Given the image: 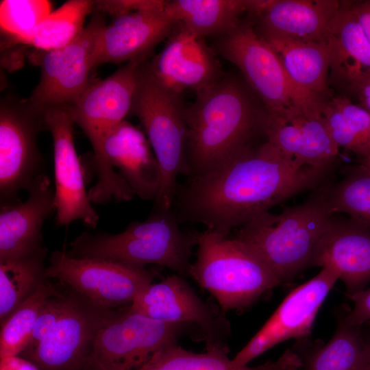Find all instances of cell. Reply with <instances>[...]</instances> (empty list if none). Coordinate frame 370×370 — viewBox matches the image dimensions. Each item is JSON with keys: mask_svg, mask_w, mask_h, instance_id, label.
Returning <instances> with one entry per match:
<instances>
[{"mask_svg": "<svg viewBox=\"0 0 370 370\" xmlns=\"http://www.w3.org/2000/svg\"><path fill=\"white\" fill-rule=\"evenodd\" d=\"M330 171L303 165L264 141L211 172L189 177L177 188V216L228 236L275 205L317 188Z\"/></svg>", "mask_w": 370, "mask_h": 370, "instance_id": "cell-1", "label": "cell"}, {"mask_svg": "<svg viewBox=\"0 0 370 370\" xmlns=\"http://www.w3.org/2000/svg\"><path fill=\"white\" fill-rule=\"evenodd\" d=\"M196 94L186 108L188 178L211 172L254 146L264 113L233 78L221 77Z\"/></svg>", "mask_w": 370, "mask_h": 370, "instance_id": "cell-2", "label": "cell"}, {"mask_svg": "<svg viewBox=\"0 0 370 370\" xmlns=\"http://www.w3.org/2000/svg\"><path fill=\"white\" fill-rule=\"evenodd\" d=\"M142 60H132L103 79L90 81L75 101L69 106L75 123L88 137L97 177L88 191L90 201L106 204L129 201L134 194L110 164L103 143L108 134L131 112Z\"/></svg>", "mask_w": 370, "mask_h": 370, "instance_id": "cell-3", "label": "cell"}, {"mask_svg": "<svg viewBox=\"0 0 370 370\" xmlns=\"http://www.w3.org/2000/svg\"><path fill=\"white\" fill-rule=\"evenodd\" d=\"M328 184L321 185L302 204L276 214L265 212L240 227L234 238L254 247L273 270L280 284L308 267L314 251L330 227L334 214Z\"/></svg>", "mask_w": 370, "mask_h": 370, "instance_id": "cell-4", "label": "cell"}, {"mask_svg": "<svg viewBox=\"0 0 370 370\" xmlns=\"http://www.w3.org/2000/svg\"><path fill=\"white\" fill-rule=\"evenodd\" d=\"M173 209H156L144 221H134L116 234L84 232L70 243L69 256L103 259L146 268L157 264L181 276L188 275L196 232H186L179 225Z\"/></svg>", "mask_w": 370, "mask_h": 370, "instance_id": "cell-5", "label": "cell"}, {"mask_svg": "<svg viewBox=\"0 0 370 370\" xmlns=\"http://www.w3.org/2000/svg\"><path fill=\"white\" fill-rule=\"evenodd\" d=\"M197 254L188 275L217 299L223 314L251 306L280 284L273 270L251 245L206 229L196 232Z\"/></svg>", "mask_w": 370, "mask_h": 370, "instance_id": "cell-6", "label": "cell"}, {"mask_svg": "<svg viewBox=\"0 0 370 370\" xmlns=\"http://www.w3.org/2000/svg\"><path fill=\"white\" fill-rule=\"evenodd\" d=\"M186 108L177 95L164 87L147 65L140 64L131 112L140 121L161 172L154 208L171 210L177 178L188 175Z\"/></svg>", "mask_w": 370, "mask_h": 370, "instance_id": "cell-7", "label": "cell"}, {"mask_svg": "<svg viewBox=\"0 0 370 370\" xmlns=\"http://www.w3.org/2000/svg\"><path fill=\"white\" fill-rule=\"evenodd\" d=\"M195 328L198 330L190 323L156 320L130 306L119 313L110 312L95 332L83 369L135 370Z\"/></svg>", "mask_w": 370, "mask_h": 370, "instance_id": "cell-8", "label": "cell"}, {"mask_svg": "<svg viewBox=\"0 0 370 370\" xmlns=\"http://www.w3.org/2000/svg\"><path fill=\"white\" fill-rule=\"evenodd\" d=\"M46 129L45 111L28 101L6 96L0 104V201L1 204L20 201L41 174L44 161L38 137Z\"/></svg>", "mask_w": 370, "mask_h": 370, "instance_id": "cell-9", "label": "cell"}, {"mask_svg": "<svg viewBox=\"0 0 370 370\" xmlns=\"http://www.w3.org/2000/svg\"><path fill=\"white\" fill-rule=\"evenodd\" d=\"M217 47L225 59L240 69L267 112L279 113L324 103L311 102L298 92L275 52L250 23H241L219 38Z\"/></svg>", "mask_w": 370, "mask_h": 370, "instance_id": "cell-10", "label": "cell"}, {"mask_svg": "<svg viewBox=\"0 0 370 370\" xmlns=\"http://www.w3.org/2000/svg\"><path fill=\"white\" fill-rule=\"evenodd\" d=\"M158 273L103 259L69 256L65 249L53 252L45 278H56L85 297L95 307L109 308L130 304Z\"/></svg>", "mask_w": 370, "mask_h": 370, "instance_id": "cell-11", "label": "cell"}, {"mask_svg": "<svg viewBox=\"0 0 370 370\" xmlns=\"http://www.w3.org/2000/svg\"><path fill=\"white\" fill-rule=\"evenodd\" d=\"M106 25L103 14L95 12L90 22L66 46L42 51L38 84L28 99L41 111L71 106L90 82L92 53L97 36Z\"/></svg>", "mask_w": 370, "mask_h": 370, "instance_id": "cell-12", "label": "cell"}, {"mask_svg": "<svg viewBox=\"0 0 370 370\" xmlns=\"http://www.w3.org/2000/svg\"><path fill=\"white\" fill-rule=\"evenodd\" d=\"M338 280L328 267L284 299L275 311L245 346L232 358L236 367H244L254 358L288 339L308 336L318 311Z\"/></svg>", "mask_w": 370, "mask_h": 370, "instance_id": "cell-13", "label": "cell"}, {"mask_svg": "<svg viewBox=\"0 0 370 370\" xmlns=\"http://www.w3.org/2000/svg\"><path fill=\"white\" fill-rule=\"evenodd\" d=\"M130 306L134 311L160 321L195 325L206 347H227L230 325L224 314L201 300L178 274L151 283Z\"/></svg>", "mask_w": 370, "mask_h": 370, "instance_id": "cell-14", "label": "cell"}, {"mask_svg": "<svg viewBox=\"0 0 370 370\" xmlns=\"http://www.w3.org/2000/svg\"><path fill=\"white\" fill-rule=\"evenodd\" d=\"M46 129L53 144L55 205L57 223L67 226L80 220L94 229L99 214L86 190L80 161L73 140L75 121L69 106H56L45 111Z\"/></svg>", "mask_w": 370, "mask_h": 370, "instance_id": "cell-15", "label": "cell"}, {"mask_svg": "<svg viewBox=\"0 0 370 370\" xmlns=\"http://www.w3.org/2000/svg\"><path fill=\"white\" fill-rule=\"evenodd\" d=\"M323 104L279 113L264 110L261 130L265 141L303 165L333 168L339 148L333 141L321 114Z\"/></svg>", "mask_w": 370, "mask_h": 370, "instance_id": "cell-16", "label": "cell"}, {"mask_svg": "<svg viewBox=\"0 0 370 370\" xmlns=\"http://www.w3.org/2000/svg\"><path fill=\"white\" fill-rule=\"evenodd\" d=\"M163 49L147 64L153 77L177 95L187 89L198 92L222 77L219 62L204 38L177 23Z\"/></svg>", "mask_w": 370, "mask_h": 370, "instance_id": "cell-17", "label": "cell"}, {"mask_svg": "<svg viewBox=\"0 0 370 370\" xmlns=\"http://www.w3.org/2000/svg\"><path fill=\"white\" fill-rule=\"evenodd\" d=\"M110 312L69 298L51 332L25 357L43 370L83 368L95 332Z\"/></svg>", "mask_w": 370, "mask_h": 370, "instance_id": "cell-18", "label": "cell"}, {"mask_svg": "<svg viewBox=\"0 0 370 370\" xmlns=\"http://www.w3.org/2000/svg\"><path fill=\"white\" fill-rule=\"evenodd\" d=\"M176 24L166 13L165 7L113 18L97 36L92 58L93 69L105 63L142 60L169 36Z\"/></svg>", "mask_w": 370, "mask_h": 370, "instance_id": "cell-19", "label": "cell"}, {"mask_svg": "<svg viewBox=\"0 0 370 370\" xmlns=\"http://www.w3.org/2000/svg\"><path fill=\"white\" fill-rule=\"evenodd\" d=\"M27 191L25 201L1 204L0 261L28 256L45 248L42 228L56 211L55 190L49 177L42 173Z\"/></svg>", "mask_w": 370, "mask_h": 370, "instance_id": "cell-20", "label": "cell"}, {"mask_svg": "<svg viewBox=\"0 0 370 370\" xmlns=\"http://www.w3.org/2000/svg\"><path fill=\"white\" fill-rule=\"evenodd\" d=\"M310 267L334 270L348 297L370 282V230L348 218L334 217L319 241Z\"/></svg>", "mask_w": 370, "mask_h": 370, "instance_id": "cell-21", "label": "cell"}, {"mask_svg": "<svg viewBox=\"0 0 370 370\" xmlns=\"http://www.w3.org/2000/svg\"><path fill=\"white\" fill-rule=\"evenodd\" d=\"M330 56L329 78L351 99L370 82V42L351 8L342 1L325 36Z\"/></svg>", "mask_w": 370, "mask_h": 370, "instance_id": "cell-22", "label": "cell"}, {"mask_svg": "<svg viewBox=\"0 0 370 370\" xmlns=\"http://www.w3.org/2000/svg\"><path fill=\"white\" fill-rule=\"evenodd\" d=\"M103 149L110 164L134 195L155 201L161 184L158 162L145 134L127 121L115 127L107 136Z\"/></svg>", "mask_w": 370, "mask_h": 370, "instance_id": "cell-23", "label": "cell"}, {"mask_svg": "<svg viewBox=\"0 0 370 370\" xmlns=\"http://www.w3.org/2000/svg\"><path fill=\"white\" fill-rule=\"evenodd\" d=\"M336 0H266L258 19L260 36L325 42L329 24L340 9Z\"/></svg>", "mask_w": 370, "mask_h": 370, "instance_id": "cell-24", "label": "cell"}, {"mask_svg": "<svg viewBox=\"0 0 370 370\" xmlns=\"http://www.w3.org/2000/svg\"><path fill=\"white\" fill-rule=\"evenodd\" d=\"M262 37L278 56L299 94L311 102L323 103L328 99L330 56L325 42Z\"/></svg>", "mask_w": 370, "mask_h": 370, "instance_id": "cell-25", "label": "cell"}, {"mask_svg": "<svg viewBox=\"0 0 370 370\" xmlns=\"http://www.w3.org/2000/svg\"><path fill=\"white\" fill-rule=\"evenodd\" d=\"M196 353L183 348L177 342L156 352L143 365L135 370H297L303 365L293 349H286L277 360L256 366L236 367L228 357V347H206Z\"/></svg>", "mask_w": 370, "mask_h": 370, "instance_id": "cell-26", "label": "cell"}, {"mask_svg": "<svg viewBox=\"0 0 370 370\" xmlns=\"http://www.w3.org/2000/svg\"><path fill=\"white\" fill-rule=\"evenodd\" d=\"M165 10L177 23L199 37L219 38L234 30L249 12V0H174Z\"/></svg>", "mask_w": 370, "mask_h": 370, "instance_id": "cell-27", "label": "cell"}, {"mask_svg": "<svg viewBox=\"0 0 370 370\" xmlns=\"http://www.w3.org/2000/svg\"><path fill=\"white\" fill-rule=\"evenodd\" d=\"M362 325H350L338 317L336 330L327 344L311 345L308 352L295 351L301 357L303 370H355L365 366L369 347Z\"/></svg>", "mask_w": 370, "mask_h": 370, "instance_id": "cell-28", "label": "cell"}, {"mask_svg": "<svg viewBox=\"0 0 370 370\" xmlns=\"http://www.w3.org/2000/svg\"><path fill=\"white\" fill-rule=\"evenodd\" d=\"M321 114L336 146L355 153L359 159L370 156V112L346 96L325 101Z\"/></svg>", "mask_w": 370, "mask_h": 370, "instance_id": "cell-29", "label": "cell"}, {"mask_svg": "<svg viewBox=\"0 0 370 370\" xmlns=\"http://www.w3.org/2000/svg\"><path fill=\"white\" fill-rule=\"evenodd\" d=\"M95 1L70 0L51 12L23 42L42 51L62 48L84 29L86 16L94 11Z\"/></svg>", "mask_w": 370, "mask_h": 370, "instance_id": "cell-30", "label": "cell"}, {"mask_svg": "<svg viewBox=\"0 0 370 370\" xmlns=\"http://www.w3.org/2000/svg\"><path fill=\"white\" fill-rule=\"evenodd\" d=\"M47 249L23 258L0 261V319L4 321L30 296L45 278Z\"/></svg>", "mask_w": 370, "mask_h": 370, "instance_id": "cell-31", "label": "cell"}, {"mask_svg": "<svg viewBox=\"0 0 370 370\" xmlns=\"http://www.w3.org/2000/svg\"><path fill=\"white\" fill-rule=\"evenodd\" d=\"M56 295L53 287L42 280L35 291L1 322V358L23 352L42 306Z\"/></svg>", "mask_w": 370, "mask_h": 370, "instance_id": "cell-32", "label": "cell"}, {"mask_svg": "<svg viewBox=\"0 0 370 370\" xmlns=\"http://www.w3.org/2000/svg\"><path fill=\"white\" fill-rule=\"evenodd\" d=\"M328 203L333 214L344 213L370 230V170L360 163L348 168L339 182L329 185Z\"/></svg>", "mask_w": 370, "mask_h": 370, "instance_id": "cell-33", "label": "cell"}, {"mask_svg": "<svg viewBox=\"0 0 370 370\" xmlns=\"http://www.w3.org/2000/svg\"><path fill=\"white\" fill-rule=\"evenodd\" d=\"M45 0H3L0 3V23L3 32L23 42L51 12Z\"/></svg>", "mask_w": 370, "mask_h": 370, "instance_id": "cell-34", "label": "cell"}, {"mask_svg": "<svg viewBox=\"0 0 370 370\" xmlns=\"http://www.w3.org/2000/svg\"><path fill=\"white\" fill-rule=\"evenodd\" d=\"M69 298L55 295L49 298L42 306L29 341L22 352L24 356L32 353L51 332L64 313Z\"/></svg>", "mask_w": 370, "mask_h": 370, "instance_id": "cell-35", "label": "cell"}, {"mask_svg": "<svg viewBox=\"0 0 370 370\" xmlns=\"http://www.w3.org/2000/svg\"><path fill=\"white\" fill-rule=\"evenodd\" d=\"M95 10L106 13L113 18L140 10L164 8L167 1L158 0H104L95 1Z\"/></svg>", "mask_w": 370, "mask_h": 370, "instance_id": "cell-36", "label": "cell"}, {"mask_svg": "<svg viewBox=\"0 0 370 370\" xmlns=\"http://www.w3.org/2000/svg\"><path fill=\"white\" fill-rule=\"evenodd\" d=\"M354 303L353 308L343 317L350 325H363L370 321V288L348 296Z\"/></svg>", "mask_w": 370, "mask_h": 370, "instance_id": "cell-37", "label": "cell"}, {"mask_svg": "<svg viewBox=\"0 0 370 370\" xmlns=\"http://www.w3.org/2000/svg\"><path fill=\"white\" fill-rule=\"evenodd\" d=\"M351 8L370 42V0L351 1Z\"/></svg>", "mask_w": 370, "mask_h": 370, "instance_id": "cell-38", "label": "cell"}, {"mask_svg": "<svg viewBox=\"0 0 370 370\" xmlns=\"http://www.w3.org/2000/svg\"><path fill=\"white\" fill-rule=\"evenodd\" d=\"M0 365L8 367L10 370H38V367L33 362L16 356L1 358Z\"/></svg>", "mask_w": 370, "mask_h": 370, "instance_id": "cell-39", "label": "cell"}, {"mask_svg": "<svg viewBox=\"0 0 370 370\" xmlns=\"http://www.w3.org/2000/svg\"><path fill=\"white\" fill-rule=\"evenodd\" d=\"M353 99L358 101V105L370 112V82L361 87Z\"/></svg>", "mask_w": 370, "mask_h": 370, "instance_id": "cell-40", "label": "cell"}, {"mask_svg": "<svg viewBox=\"0 0 370 370\" xmlns=\"http://www.w3.org/2000/svg\"><path fill=\"white\" fill-rule=\"evenodd\" d=\"M359 163L370 170V156L363 159L358 160Z\"/></svg>", "mask_w": 370, "mask_h": 370, "instance_id": "cell-41", "label": "cell"}, {"mask_svg": "<svg viewBox=\"0 0 370 370\" xmlns=\"http://www.w3.org/2000/svg\"><path fill=\"white\" fill-rule=\"evenodd\" d=\"M365 336L367 338L368 347H369V358H368V363H367V370H370V335L367 336V334H365Z\"/></svg>", "mask_w": 370, "mask_h": 370, "instance_id": "cell-42", "label": "cell"}, {"mask_svg": "<svg viewBox=\"0 0 370 370\" xmlns=\"http://www.w3.org/2000/svg\"><path fill=\"white\" fill-rule=\"evenodd\" d=\"M367 363H368V361H367V364L365 366H363L362 367H360L359 369H355V370H367Z\"/></svg>", "mask_w": 370, "mask_h": 370, "instance_id": "cell-43", "label": "cell"}, {"mask_svg": "<svg viewBox=\"0 0 370 370\" xmlns=\"http://www.w3.org/2000/svg\"><path fill=\"white\" fill-rule=\"evenodd\" d=\"M0 370H10V369L3 365H0Z\"/></svg>", "mask_w": 370, "mask_h": 370, "instance_id": "cell-44", "label": "cell"}, {"mask_svg": "<svg viewBox=\"0 0 370 370\" xmlns=\"http://www.w3.org/2000/svg\"><path fill=\"white\" fill-rule=\"evenodd\" d=\"M301 367L299 368V369H297V370H303Z\"/></svg>", "mask_w": 370, "mask_h": 370, "instance_id": "cell-45", "label": "cell"}]
</instances>
